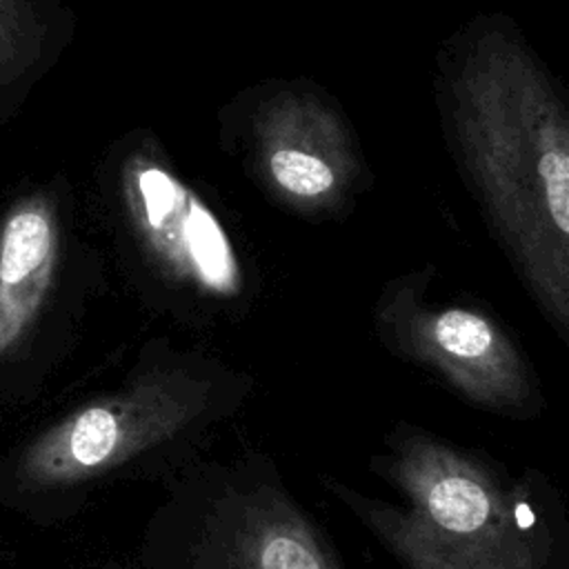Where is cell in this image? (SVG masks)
<instances>
[{"instance_id":"obj_3","label":"cell","mask_w":569,"mask_h":569,"mask_svg":"<svg viewBox=\"0 0 569 569\" xmlns=\"http://www.w3.org/2000/svg\"><path fill=\"white\" fill-rule=\"evenodd\" d=\"M38 49L40 27L29 0H0V84L22 73Z\"/></svg>"},{"instance_id":"obj_5","label":"cell","mask_w":569,"mask_h":569,"mask_svg":"<svg viewBox=\"0 0 569 569\" xmlns=\"http://www.w3.org/2000/svg\"><path fill=\"white\" fill-rule=\"evenodd\" d=\"M273 178L296 196H320L333 187V171L316 156L282 149L271 156Z\"/></svg>"},{"instance_id":"obj_6","label":"cell","mask_w":569,"mask_h":569,"mask_svg":"<svg viewBox=\"0 0 569 569\" xmlns=\"http://www.w3.org/2000/svg\"><path fill=\"white\" fill-rule=\"evenodd\" d=\"M545 202L558 231H569V156L565 147L545 149L538 162Z\"/></svg>"},{"instance_id":"obj_2","label":"cell","mask_w":569,"mask_h":569,"mask_svg":"<svg viewBox=\"0 0 569 569\" xmlns=\"http://www.w3.org/2000/svg\"><path fill=\"white\" fill-rule=\"evenodd\" d=\"M427 507L431 518L456 533L478 531L489 518L487 491L467 476H445L429 487Z\"/></svg>"},{"instance_id":"obj_7","label":"cell","mask_w":569,"mask_h":569,"mask_svg":"<svg viewBox=\"0 0 569 569\" xmlns=\"http://www.w3.org/2000/svg\"><path fill=\"white\" fill-rule=\"evenodd\" d=\"M262 569H320L318 558L293 538H271L262 549Z\"/></svg>"},{"instance_id":"obj_4","label":"cell","mask_w":569,"mask_h":569,"mask_svg":"<svg viewBox=\"0 0 569 569\" xmlns=\"http://www.w3.org/2000/svg\"><path fill=\"white\" fill-rule=\"evenodd\" d=\"M438 345L458 360L485 358L493 347L489 322L465 309H449L438 316L433 327Z\"/></svg>"},{"instance_id":"obj_1","label":"cell","mask_w":569,"mask_h":569,"mask_svg":"<svg viewBox=\"0 0 569 569\" xmlns=\"http://www.w3.org/2000/svg\"><path fill=\"white\" fill-rule=\"evenodd\" d=\"M56 222L40 198L18 202L0 224V358L27 336L51 280Z\"/></svg>"}]
</instances>
